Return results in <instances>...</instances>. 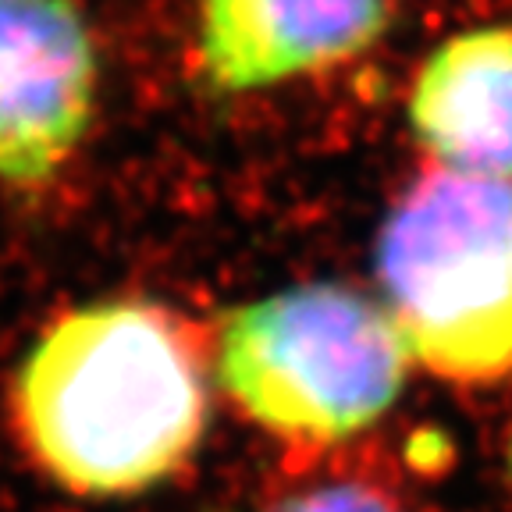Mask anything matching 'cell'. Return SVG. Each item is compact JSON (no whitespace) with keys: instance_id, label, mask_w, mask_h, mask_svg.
I'll return each mask as SVG.
<instances>
[{"instance_id":"7a4b0ae2","label":"cell","mask_w":512,"mask_h":512,"mask_svg":"<svg viewBox=\"0 0 512 512\" xmlns=\"http://www.w3.org/2000/svg\"><path fill=\"white\" fill-rule=\"evenodd\" d=\"M374 260L409 363L452 384L512 377V182L427 171L388 210Z\"/></svg>"},{"instance_id":"52a82bcc","label":"cell","mask_w":512,"mask_h":512,"mask_svg":"<svg viewBox=\"0 0 512 512\" xmlns=\"http://www.w3.org/2000/svg\"><path fill=\"white\" fill-rule=\"evenodd\" d=\"M260 512H406L392 495L367 484H317L274 498Z\"/></svg>"},{"instance_id":"277c9868","label":"cell","mask_w":512,"mask_h":512,"mask_svg":"<svg viewBox=\"0 0 512 512\" xmlns=\"http://www.w3.org/2000/svg\"><path fill=\"white\" fill-rule=\"evenodd\" d=\"M100 57L75 0H0V185L43 189L86 139Z\"/></svg>"},{"instance_id":"ba28073f","label":"cell","mask_w":512,"mask_h":512,"mask_svg":"<svg viewBox=\"0 0 512 512\" xmlns=\"http://www.w3.org/2000/svg\"><path fill=\"white\" fill-rule=\"evenodd\" d=\"M509 466H512V441H509Z\"/></svg>"},{"instance_id":"8992f818","label":"cell","mask_w":512,"mask_h":512,"mask_svg":"<svg viewBox=\"0 0 512 512\" xmlns=\"http://www.w3.org/2000/svg\"><path fill=\"white\" fill-rule=\"evenodd\" d=\"M409 128L438 171L512 182V25H477L424 57Z\"/></svg>"},{"instance_id":"3957f363","label":"cell","mask_w":512,"mask_h":512,"mask_svg":"<svg viewBox=\"0 0 512 512\" xmlns=\"http://www.w3.org/2000/svg\"><path fill=\"white\" fill-rule=\"evenodd\" d=\"M381 299L313 281L224 313L214 377L249 424L288 441L335 445L377 424L409 374Z\"/></svg>"},{"instance_id":"5b68a950","label":"cell","mask_w":512,"mask_h":512,"mask_svg":"<svg viewBox=\"0 0 512 512\" xmlns=\"http://www.w3.org/2000/svg\"><path fill=\"white\" fill-rule=\"evenodd\" d=\"M392 25L388 0H196L200 72L239 96L367 54Z\"/></svg>"},{"instance_id":"6da1fadb","label":"cell","mask_w":512,"mask_h":512,"mask_svg":"<svg viewBox=\"0 0 512 512\" xmlns=\"http://www.w3.org/2000/svg\"><path fill=\"white\" fill-rule=\"evenodd\" d=\"M207 420V352L175 310L150 299L61 313L11 377L22 448L82 498L157 488L192 459Z\"/></svg>"}]
</instances>
